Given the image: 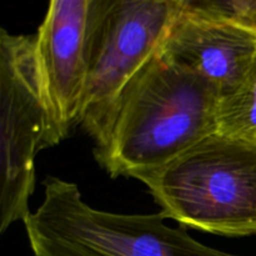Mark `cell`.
Here are the masks:
<instances>
[{
	"label": "cell",
	"mask_w": 256,
	"mask_h": 256,
	"mask_svg": "<svg viewBox=\"0 0 256 256\" xmlns=\"http://www.w3.org/2000/svg\"><path fill=\"white\" fill-rule=\"evenodd\" d=\"M219 100L209 80L158 55L124 98L95 158L112 178L164 166L218 132Z\"/></svg>",
	"instance_id": "cell-1"
},
{
	"label": "cell",
	"mask_w": 256,
	"mask_h": 256,
	"mask_svg": "<svg viewBox=\"0 0 256 256\" xmlns=\"http://www.w3.org/2000/svg\"><path fill=\"white\" fill-rule=\"evenodd\" d=\"M134 179L182 226L222 236L256 235V142L218 132Z\"/></svg>",
	"instance_id": "cell-2"
},
{
	"label": "cell",
	"mask_w": 256,
	"mask_h": 256,
	"mask_svg": "<svg viewBox=\"0 0 256 256\" xmlns=\"http://www.w3.org/2000/svg\"><path fill=\"white\" fill-rule=\"evenodd\" d=\"M162 212L118 214L84 202L75 182L48 176L44 199L24 222L35 256H242L172 228Z\"/></svg>",
	"instance_id": "cell-3"
},
{
	"label": "cell",
	"mask_w": 256,
	"mask_h": 256,
	"mask_svg": "<svg viewBox=\"0 0 256 256\" xmlns=\"http://www.w3.org/2000/svg\"><path fill=\"white\" fill-rule=\"evenodd\" d=\"M178 0H92L86 79L78 125L106 142L122 100L160 55Z\"/></svg>",
	"instance_id": "cell-4"
},
{
	"label": "cell",
	"mask_w": 256,
	"mask_h": 256,
	"mask_svg": "<svg viewBox=\"0 0 256 256\" xmlns=\"http://www.w3.org/2000/svg\"><path fill=\"white\" fill-rule=\"evenodd\" d=\"M0 232L30 214L35 156L54 146L35 56V39L0 30Z\"/></svg>",
	"instance_id": "cell-5"
},
{
	"label": "cell",
	"mask_w": 256,
	"mask_h": 256,
	"mask_svg": "<svg viewBox=\"0 0 256 256\" xmlns=\"http://www.w3.org/2000/svg\"><path fill=\"white\" fill-rule=\"evenodd\" d=\"M92 6V0H52L34 35L38 70L55 145L79 122Z\"/></svg>",
	"instance_id": "cell-6"
},
{
	"label": "cell",
	"mask_w": 256,
	"mask_h": 256,
	"mask_svg": "<svg viewBox=\"0 0 256 256\" xmlns=\"http://www.w3.org/2000/svg\"><path fill=\"white\" fill-rule=\"evenodd\" d=\"M160 55L209 80L222 96L238 86L252 66L256 38L232 25L188 14L179 6Z\"/></svg>",
	"instance_id": "cell-7"
},
{
	"label": "cell",
	"mask_w": 256,
	"mask_h": 256,
	"mask_svg": "<svg viewBox=\"0 0 256 256\" xmlns=\"http://www.w3.org/2000/svg\"><path fill=\"white\" fill-rule=\"evenodd\" d=\"M218 134L256 142V56L236 88L220 96Z\"/></svg>",
	"instance_id": "cell-8"
},
{
	"label": "cell",
	"mask_w": 256,
	"mask_h": 256,
	"mask_svg": "<svg viewBox=\"0 0 256 256\" xmlns=\"http://www.w3.org/2000/svg\"><path fill=\"white\" fill-rule=\"evenodd\" d=\"M182 12L232 25L256 38V0H179Z\"/></svg>",
	"instance_id": "cell-9"
}]
</instances>
